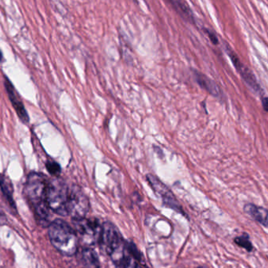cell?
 Masks as SVG:
<instances>
[{
	"instance_id": "cell-10",
	"label": "cell",
	"mask_w": 268,
	"mask_h": 268,
	"mask_svg": "<svg viewBox=\"0 0 268 268\" xmlns=\"http://www.w3.org/2000/svg\"><path fill=\"white\" fill-rule=\"evenodd\" d=\"M173 10L185 22L195 24V16L185 0H165Z\"/></svg>"
},
{
	"instance_id": "cell-5",
	"label": "cell",
	"mask_w": 268,
	"mask_h": 268,
	"mask_svg": "<svg viewBox=\"0 0 268 268\" xmlns=\"http://www.w3.org/2000/svg\"><path fill=\"white\" fill-rule=\"evenodd\" d=\"M89 202L83 190L77 185L69 188L68 216L74 219L84 218L89 212Z\"/></svg>"
},
{
	"instance_id": "cell-19",
	"label": "cell",
	"mask_w": 268,
	"mask_h": 268,
	"mask_svg": "<svg viewBox=\"0 0 268 268\" xmlns=\"http://www.w3.org/2000/svg\"><path fill=\"white\" fill-rule=\"evenodd\" d=\"M262 106L265 112L268 113V97H264L262 98Z\"/></svg>"
},
{
	"instance_id": "cell-14",
	"label": "cell",
	"mask_w": 268,
	"mask_h": 268,
	"mask_svg": "<svg viewBox=\"0 0 268 268\" xmlns=\"http://www.w3.org/2000/svg\"><path fill=\"white\" fill-rule=\"evenodd\" d=\"M80 258L84 268H100V261L97 254L90 247L86 246L82 249Z\"/></svg>"
},
{
	"instance_id": "cell-1",
	"label": "cell",
	"mask_w": 268,
	"mask_h": 268,
	"mask_svg": "<svg viewBox=\"0 0 268 268\" xmlns=\"http://www.w3.org/2000/svg\"><path fill=\"white\" fill-rule=\"evenodd\" d=\"M48 179L44 174L32 172L28 176L24 193L32 208L37 221L43 227L50 225V208L47 203Z\"/></svg>"
},
{
	"instance_id": "cell-13",
	"label": "cell",
	"mask_w": 268,
	"mask_h": 268,
	"mask_svg": "<svg viewBox=\"0 0 268 268\" xmlns=\"http://www.w3.org/2000/svg\"><path fill=\"white\" fill-rule=\"evenodd\" d=\"M0 189L4 198L12 209L17 211L15 202L14 199V187L11 180L4 174H0Z\"/></svg>"
},
{
	"instance_id": "cell-20",
	"label": "cell",
	"mask_w": 268,
	"mask_h": 268,
	"mask_svg": "<svg viewBox=\"0 0 268 268\" xmlns=\"http://www.w3.org/2000/svg\"><path fill=\"white\" fill-rule=\"evenodd\" d=\"M2 60H3V54H2V51L0 50V64L2 63Z\"/></svg>"
},
{
	"instance_id": "cell-9",
	"label": "cell",
	"mask_w": 268,
	"mask_h": 268,
	"mask_svg": "<svg viewBox=\"0 0 268 268\" xmlns=\"http://www.w3.org/2000/svg\"><path fill=\"white\" fill-rule=\"evenodd\" d=\"M4 86L6 88L8 97L13 105V108H14L20 119L22 120V122L24 123H29V116L27 111L25 109V107L24 106L23 103L20 98L18 92L16 91L14 85L12 84L10 79H8L6 76H4Z\"/></svg>"
},
{
	"instance_id": "cell-7",
	"label": "cell",
	"mask_w": 268,
	"mask_h": 268,
	"mask_svg": "<svg viewBox=\"0 0 268 268\" xmlns=\"http://www.w3.org/2000/svg\"><path fill=\"white\" fill-rule=\"evenodd\" d=\"M147 180L150 183V187H152L154 192L160 197L162 202L167 207L174 208V210L183 213V210L179 206L178 201L176 199L175 195L170 191L164 183H162L160 179H158L155 176L149 174L147 175Z\"/></svg>"
},
{
	"instance_id": "cell-16",
	"label": "cell",
	"mask_w": 268,
	"mask_h": 268,
	"mask_svg": "<svg viewBox=\"0 0 268 268\" xmlns=\"http://www.w3.org/2000/svg\"><path fill=\"white\" fill-rule=\"evenodd\" d=\"M46 167H47V170H48L49 173L51 175L56 177V178H58L59 174H60V171H61L60 165L58 164V162H54V161L47 162Z\"/></svg>"
},
{
	"instance_id": "cell-11",
	"label": "cell",
	"mask_w": 268,
	"mask_h": 268,
	"mask_svg": "<svg viewBox=\"0 0 268 268\" xmlns=\"http://www.w3.org/2000/svg\"><path fill=\"white\" fill-rule=\"evenodd\" d=\"M194 76L197 83L203 89L210 93L213 97H220L221 96V90L213 80L209 79L208 76L201 73L198 71L194 72Z\"/></svg>"
},
{
	"instance_id": "cell-3",
	"label": "cell",
	"mask_w": 268,
	"mask_h": 268,
	"mask_svg": "<svg viewBox=\"0 0 268 268\" xmlns=\"http://www.w3.org/2000/svg\"><path fill=\"white\" fill-rule=\"evenodd\" d=\"M69 187L63 179L54 178L48 182L47 203L50 210L62 216H68Z\"/></svg>"
},
{
	"instance_id": "cell-2",
	"label": "cell",
	"mask_w": 268,
	"mask_h": 268,
	"mask_svg": "<svg viewBox=\"0 0 268 268\" xmlns=\"http://www.w3.org/2000/svg\"><path fill=\"white\" fill-rule=\"evenodd\" d=\"M48 235L53 246L62 255L72 257L79 248V238L67 222L57 219L48 226Z\"/></svg>"
},
{
	"instance_id": "cell-15",
	"label": "cell",
	"mask_w": 268,
	"mask_h": 268,
	"mask_svg": "<svg viewBox=\"0 0 268 268\" xmlns=\"http://www.w3.org/2000/svg\"><path fill=\"white\" fill-rule=\"evenodd\" d=\"M234 241L236 242V245H238L241 248H243L248 252L253 251V245L251 242L250 237H249L248 234L244 233L241 236H238Z\"/></svg>"
},
{
	"instance_id": "cell-6",
	"label": "cell",
	"mask_w": 268,
	"mask_h": 268,
	"mask_svg": "<svg viewBox=\"0 0 268 268\" xmlns=\"http://www.w3.org/2000/svg\"><path fill=\"white\" fill-rule=\"evenodd\" d=\"M124 242L125 241L121 234L114 224L108 221L103 224L100 243L103 245L104 251L108 256L119 248Z\"/></svg>"
},
{
	"instance_id": "cell-12",
	"label": "cell",
	"mask_w": 268,
	"mask_h": 268,
	"mask_svg": "<svg viewBox=\"0 0 268 268\" xmlns=\"http://www.w3.org/2000/svg\"><path fill=\"white\" fill-rule=\"evenodd\" d=\"M243 209L245 213L249 215L253 220L265 227H268V209L266 208L248 203L244 206Z\"/></svg>"
},
{
	"instance_id": "cell-18",
	"label": "cell",
	"mask_w": 268,
	"mask_h": 268,
	"mask_svg": "<svg viewBox=\"0 0 268 268\" xmlns=\"http://www.w3.org/2000/svg\"><path fill=\"white\" fill-rule=\"evenodd\" d=\"M6 216H5V214H4L2 209H1V208H0V226H2L3 225V224H6Z\"/></svg>"
},
{
	"instance_id": "cell-4",
	"label": "cell",
	"mask_w": 268,
	"mask_h": 268,
	"mask_svg": "<svg viewBox=\"0 0 268 268\" xmlns=\"http://www.w3.org/2000/svg\"><path fill=\"white\" fill-rule=\"evenodd\" d=\"M72 223L78 238L85 246L90 247L100 242L103 224L97 219H74Z\"/></svg>"
},
{
	"instance_id": "cell-17",
	"label": "cell",
	"mask_w": 268,
	"mask_h": 268,
	"mask_svg": "<svg viewBox=\"0 0 268 268\" xmlns=\"http://www.w3.org/2000/svg\"><path fill=\"white\" fill-rule=\"evenodd\" d=\"M205 32L207 33V35H208V38H209L211 42H212L213 44H218V39H217V37H216V34H215L213 31H211V30H208V29H205Z\"/></svg>"
},
{
	"instance_id": "cell-21",
	"label": "cell",
	"mask_w": 268,
	"mask_h": 268,
	"mask_svg": "<svg viewBox=\"0 0 268 268\" xmlns=\"http://www.w3.org/2000/svg\"><path fill=\"white\" fill-rule=\"evenodd\" d=\"M206 268V267H199V268Z\"/></svg>"
},
{
	"instance_id": "cell-8",
	"label": "cell",
	"mask_w": 268,
	"mask_h": 268,
	"mask_svg": "<svg viewBox=\"0 0 268 268\" xmlns=\"http://www.w3.org/2000/svg\"><path fill=\"white\" fill-rule=\"evenodd\" d=\"M226 51L228 53L230 59L232 60V64L235 66V68L237 70L238 72L240 74L241 78L243 79L247 85L250 87L251 89L254 91L255 93L259 95H262L264 93L262 88L257 82V78L254 74L252 72L251 70L247 68L245 64L241 63L239 58L237 56V54L234 52L232 49L229 47H226Z\"/></svg>"
}]
</instances>
